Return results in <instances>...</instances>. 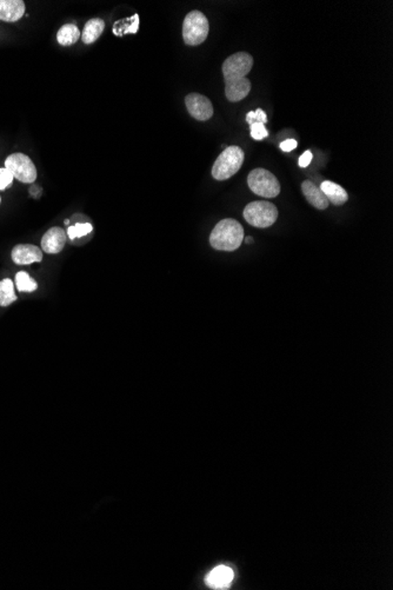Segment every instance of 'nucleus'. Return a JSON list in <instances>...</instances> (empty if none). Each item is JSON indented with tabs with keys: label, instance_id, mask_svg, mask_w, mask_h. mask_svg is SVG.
Wrapping results in <instances>:
<instances>
[{
	"label": "nucleus",
	"instance_id": "obj_15",
	"mask_svg": "<svg viewBox=\"0 0 393 590\" xmlns=\"http://www.w3.org/2000/svg\"><path fill=\"white\" fill-rule=\"evenodd\" d=\"M105 29V23L100 18H93L87 21L82 32V39L85 44H92L102 36Z\"/></svg>",
	"mask_w": 393,
	"mask_h": 590
},
{
	"label": "nucleus",
	"instance_id": "obj_14",
	"mask_svg": "<svg viewBox=\"0 0 393 590\" xmlns=\"http://www.w3.org/2000/svg\"><path fill=\"white\" fill-rule=\"evenodd\" d=\"M319 189L323 191L325 197L328 198V203L339 207V205H343L348 202V192L345 191L344 189L338 184L330 182V180H325L322 183Z\"/></svg>",
	"mask_w": 393,
	"mask_h": 590
},
{
	"label": "nucleus",
	"instance_id": "obj_11",
	"mask_svg": "<svg viewBox=\"0 0 393 590\" xmlns=\"http://www.w3.org/2000/svg\"><path fill=\"white\" fill-rule=\"evenodd\" d=\"M234 570L226 566L216 567L206 576V584L212 589H226L234 581Z\"/></svg>",
	"mask_w": 393,
	"mask_h": 590
},
{
	"label": "nucleus",
	"instance_id": "obj_26",
	"mask_svg": "<svg viewBox=\"0 0 393 590\" xmlns=\"http://www.w3.org/2000/svg\"><path fill=\"white\" fill-rule=\"evenodd\" d=\"M0 203H1V198H0Z\"/></svg>",
	"mask_w": 393,
	"mask_h": 590
},
{
	"label": "nucleus",
	"instance_id": "obj_20",
	"mask_svg": "<svg viewBox=\"0 0 393 590\" xmlns=\"http://www.w3.org/2000/svg\"><path fill=\"white\" fill-rule=\"evenodd\" d=\"M246 122L249 125H252V124H256V123H262V124H267V116L262 109H257L256 111H251L249 114H246Z\"/></svg>",
	"mask_w": 393,
	"mask_h": 590
},
{
	"label": "nucleus",
	"instance_id": "obj_5",
	"mask_svg": "<svg viewBox=\"0 0 393 590\" xmlns=\"http://www.w3.org/2000/svg\"><path fill=\"white\" fill-rule=\"evenodd\" d=\"M244 218L254 228L267 229L276 223L278 218V210L275 204L264 200H254L244 210Z\"/></svg>",
	"mask_w": 393,
	"mask_h": 590
},
{
	"label": "nucleus",
	"instance_id": "obj_8",
	"mask_svg": "<svg viewBox=\"0 0 393 590\" xmlns=\"http://www.w3.org/2000/svg\"><path fill=\"white\" fill-rule=\"evenodd\" d=\"M185 104L193 118L201 122L209 120L213 116V105L209 98L203 94H190L185 98Z\"/></svg>",
	"mask_w": 393,
	"mask_h": 590
},
{
	"label": "nucleus",
	"instance_id": "obj_23",
	"mask_svg": "<svg viewBox=\"0 0 393 590\" xmlns=\"http://www.w3.org/2000/svg\"><path fill=\"white\" fill-rule=\"evenodd\" d=\"M312 158H313V156H312L311 151H305V152H304V155H302V157L299 158V167H308V164L311 163Z\"/></svg>",
	"mask_w": 393,
	"mask_h": 590
},
{
	"label": "nucleus",
	"instance_id": "obj_10",
	"mask_svg": "<svg viewBox=\"0 0 393 590\" xmlns=\"http://www.w3.org/2000/svg\"><path fill=\"white\" fill-rule=\"evenodd\" d=\"M65 244L66 232L62 228H51L41 238V249L49 255L60 253Z\"/></svg>",
	"mask_w": 393,
	"mask_h": 590
},
{
	"label": "nucleus",
	"instance_id": "obj_4",
	"mask_svg": "<svg viewBox=\"0 0 393 590\" xmlns=\"http://www.w3.org/2000/svg\"><path fill=\"white\" fill-rule=\"evenodd\" d=\"M210 25L207 18L201 11H191L185 17L183 24V38L189 46L203 44L209 36Z\"/></svg>",
	"mask_w": 393,
	"mask_h": 590
},
{
	"label": "nucleus",
	"instance_id": "obj_22",
	"mask_svg": "<svg viewBox=\"0 0 393 590\" xmlns=\"http://www.w3.org/2000/svg\"><path fill=\"white\" fill-rule=\"evenodd\" d=\"M13 177L12 173L8 171L6 167H3V169H0V191H3V190H6L8 187H11L13 183Z\"/></svg>",
	"mask_w": 393,
	"mask_h": 590
},
{
	"label": "nucleus",
	"instance_id": "obj_16",
	"mask_svg": "<svg viewBox=\"0 0 393 590\" xmlns=\"http://www.w3.org/2000/svg\"><path fill=\"white\" fill-rule=\"evenodd\" d=\"M80 36V31L76 25L65 24L58 31L57 41L60 45L71 46L79 41Z\"/></svg>",
	"mask_w": 393,
	"mask_h": 590
},
{
	"label": "nucleus",
	"instance_id": "obj_7",
	"mask_svg": "<svg viewBox=\"0 0 393 590\" xmlns=\"http://www.w3.org/2000/svg\"><path fill=\"white\" fill-rule=\"evenodd\" d=\"M5 167L12 173L13 177L21 183H33L37 180V169L29 156L24 154H13L5 160Z\"/></svg>",
	"mask_w": 393,
	"mask_h": 590
},
{
	"label": "nucleus",
	"instance_id": "obj_1",
	"mask_svg": "<svg viewBox=\"0 0 393 590\" xmlns=\"http://www.w3.org/2000/svg\"><path fill=\"white\" fill-rule=\"evenodd\" d=\"M254 66V58L246 52L234 53L223 64L225 81V96L229 102L237 103L247 97L251 82L246 78Z\"/></svg>",
	"mask_w": 393,
	"mask_h": 590
},
{
	"label": "nucleus",
	"instance_id": "obj_2",
	"mask_svg": "<svg viewBox=\"0 0 393 590\" xmlns=\"http://www.w3.org/2000/svg\"><path fill=\"white\" fill-rule=\"evenodd\" d=\"M244 240V229L236 220L226 218L218 223L210 235V244L221 251H236Z\"/></svg>",
	"mask_w": 393,
	"mask_h": 590
},
{
	"label": "nucleus",
	"instance_id": "obj_13",
	"mask_svg": "<svg viewBox=\"0 0 393 590\" xmlns=\"http://www.w3.org/2000/svg\"><path fill=\"white\" fill-rule=\"evenodd\" d=\"M302 191H303L307 202L313 205L318 210H325L328 207V200L319 187H317L311 180H305L302 184Z\"/></svg>",
	"mask_w": 393,
	"mask_h": 590
},
{
	"label": "nucleus",
	"instance_id": "obj_25",
	"mask_svg": "<svg viewBox=\"0 0 393 590\" xmlns=\"http://www.w3.org/2000/svg\"><path fill=\"white\" fill-rule=\"evenodd\" d=\"M252 242H254V240H252V237H246L245 243H247V244H251Z\"/></svg>",
	"mask_w": 393,
	"mask_h": 590
},
{
	"label": "nucleus",
	"instance_id": "obj_9",
	"mask_svg": "<svg viewBox=\"0 0 393 590\" xmlns=\"http://www.w3.org/2000/svg\"><path fill=\"white\" fill-rule=\"evenodd\" d=\"M12 261L18 265H29L43 261L41 249L32 244H19L13 248Z\"/></svg>",
	"mask_w": 393,
	"mask_h": 590
},
{
	"label": "nucleus",
	"instance_id": "obj_12",
	"mask_svg": "<svg viewBox=\"0 0 393 590\" xmlns=\"http://www.w3.org/2000/svg\"><path fill=\"white\" fill-rule=\"evenodd\" d=\"M24 13L23 0H0V21L14 23L19 21Z\"/></svg>",
	"mask_w": 393,
	"mask_h": 590
},
{
	"label": "nucleus",
	"instance_id": "obj_21",
	"mask_svg": "<svg viewBox=\"0 0 393 590\" xmlns=\"http://www.w3.org/2000/svg\"><path fill=\"white\" fill-rule=\"evenodd\" d=\"M250 130L251 137L254 140H262V139L267 138V136H269L265 124H262V123L252 124V125H250Z\"/></svg>",
	"mask_w": 393,
	"mask_h": 590
},
{
	"label": "nucleus",
	"instance_id": "obj_3",
	"mask_svg": "<svg viewBox=\"0 0 393 590\" xmlns=\"http://www.w3.org/2000/svg\"><path fill=\"white\" fill-rule=\"evenodd\" d=\"M244 151L239 147H226L212 167L214 180H226L236 175L244 163Z\"/></svg>",
	"mask_w": 393,
	"mask_h": 590
},
{
	"label": "nucleus",
	"instance_id": "obj_24",
	"mask_svg": "<svg viewBox=\"0 0 393 590\" xmlns=\"http://www.w3.org/2000/svg\"><path fill=\"white\" fill-rule=\"evenodd\" d=\"M297 145H298V143H297V140H295V139H287L285 142L280 144V149H282L284 152H291L292 150H295Z\"/></svg>",
	"mask_w": 393,
	"mask_h": 590
},
{
	"label": "nucleus",
	"instance_id": "obj_19",
	"mask_svg": "<svg viewBox=\"0 0 393 590\" xmlns=\"http://www.w3.org/2000/svg\"><path fill=\"white\" fill-rule=\"evenodd\" d=\"M93 230V226L90 223H77L67 229V236L70 240H76L80 237L87 236Z\"/></svg>",
	"mask_w": 393,
	"mask_h": 590
},
{
	"label": "nucleus",
	"instance_id": "obj_17",
	"mask_svg": "<svg viewBox=\"0 0 393 590\" xmlns=\"http://www.w3.org/2000/svg\"><path fill=\"white\" fill-rule=\"evenodd\" d=\"M16 301L14 284L10 278H5L0 282V306H11Z\"/></svg>",
	"mask_w": 393,
	"mask_h": 590
},
{
	"label": "nucleus",
	"instance_id": "obj_6",
	"mask_svg": "<svg viewBox=\"0 0 393 590\" xmlns=\"http://www.w3.org/2000/svg\"><path fill=\"white\" fill-rule=\"evenodd\" d=\"M247 184L252 192L264 198H275L280 192V184L273 173L265 169H254L247 177Z\"/></svg>",
	"mask_w": 393,
	"mask_h": 590
},
{
	"label": "nucleus",
	"instance_id": "obj_18",
	"mask_svg": "<svg viewBox=\"0 0 393 590\" xmlns=\"http://www.w3.org/2000/svg\"><path fill=\"white\" fill-rule=\"evenodd\" d=\"M16 286L19 293H33L38 289L37 282L29 273L21 271L16 275Z\"/></svg>",
	"mask_w": 393,
	"mask_h": 590
}]
</instances>
